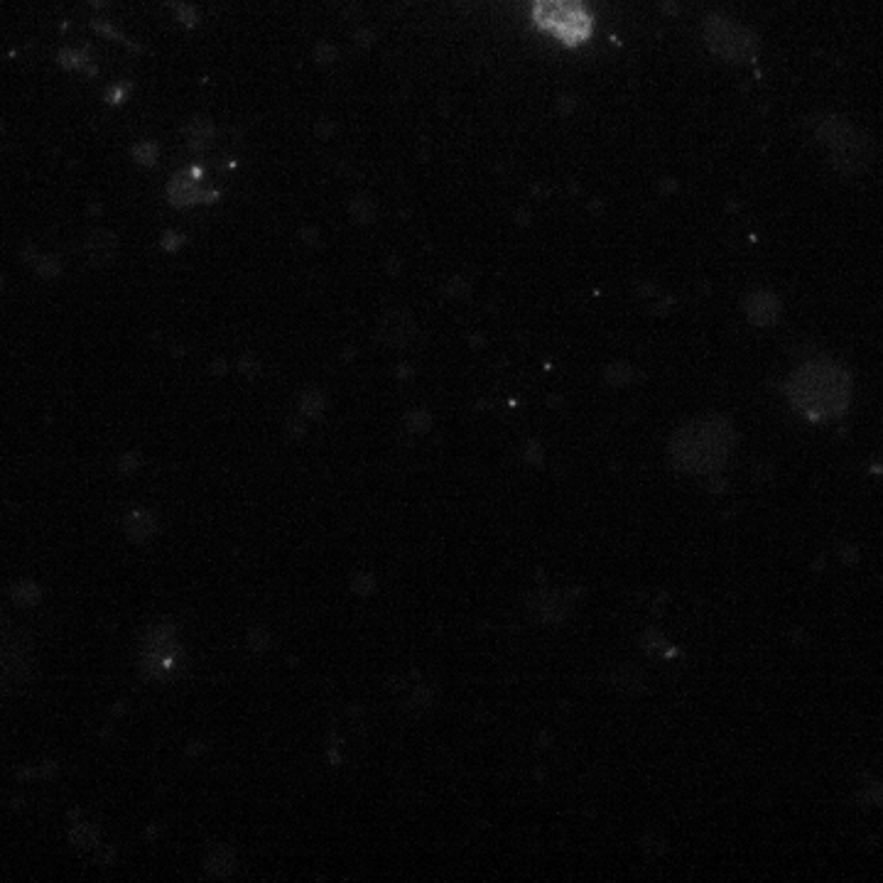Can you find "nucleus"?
<instances>
[{
    "instance_id": "obj_1",
    "label": "nucleus",
    "mask_w": 883,
    "mask_h": 883,
    "mask_svg": "<svg viewBox=\"0 0 883 883\" xmlns=\"http://www.w3.org/2000/svg\"><path fill=\"white\" fill-rule=\"evenodd\" d=\"M543 3L547 8V13H560L562 10V15H570V20H572L574 8L572 5H567V0H543Z\"/></svg>"
}]
</instances>
